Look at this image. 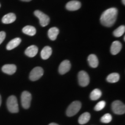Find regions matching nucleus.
<instances>
[{"instance_id":"obj_12","label":"nucleus","mask_w":125,"mask_h":125,"mask_svg":"<svg viewBox=\"0 0 125 125\" xmlns=\"http://www.w3.org/2000/svg\"><path fill=\"white\" fill-rule=\"evenodd\" d=\"M2 71L5 74L12 75L16 71V66L15 64H5L2 67Z\"/></svg>"},{"instance_id":"obj_25","label":"nucleus","mask_w":125,"mask_h":125,"mask_svg":"<svg viewBox=\"0 0 125 125\" xmlns=\"http://www.w3.org/2000/svg\"><path fill=\"white\" fill-rule=\"evenodd\" d=\"M105 102L104 101H101L98 102L94 107V110L96 111H100L105 107Z\"/></svg>"},{"instance_id":"obj_31","label":"nucleus","mask_w":125,"mask_h":125,"mask_svg":"<svg viewBox=\"0 0 125 125\" xmlns=\"http://www.w3.org/2000/svg\"><path fill=\"white\" fill-rule=\"evenodd\" d=\"M0 7H1V4H0Z\"/></svg>"},{"instance_id":"obj_3","label":"nucleus","mask_w":125,"mask_h":125,"mask_svg":"<svg viewBox=\"0 0 125 125\" xmlns=\"http://www.w3.org/2000/svg\"><path fill=\"white\" fill-rule=\"evenodd\" d=\"M81 108V103L78 101L73 102L67 109L66 114L68 116H73L79 111Z\"/></svg>"},{"instance_id":"obj_10","label":"nucleus","mask_w":125,"mask_h":125,"mask_svg":"<svg viewBox=\"0 0 125 125\" xmlns=\"http://www.w3.org/2000/svg\"><path fill=\"white\" fill-rule=\"evenodd\" d=\"M81 7V3L78 1L73 0L71 1L68 3H67L65 8L67 10H70V11H75L80 9Z\"/></svg>"},{"instance_id":"obj_6","label":"nucleus","mask_w":125,"mask_h":125,"mask_svg":"<svg viewBox=\"0 0 125 125\" xmlns=\"http://www.w3.org/2000/svg\"><path fill=\"white\" fill-rule=\"evenodd\" d=\"M43 74V70L42 67H37L33 68L30 74V79L32 81H35L38 80L42 77Z\"/></svg>"},{"instance_id":"obj_24","label":"nucleus","mask_w":125,"mask_h":125,"mask_svg":"<svg viewBox=\"0 0 125 125\" xmlns=\"http://www.w3.org/2000/svg\"><path fill=\"white\" fill-rule=\"evenodd\" d=\"M112 115L109 114H106L101 118V122L104 123H108L112 121Z\"/></svg>"},{"instance_id":"obj_1","label":"nucleus","mask_w":125,"mask_h":125,"mask_svg":"<svg viewBox=\"0 0 125 125\" xmlns=\"http://www.w3.org/2000/svg\"><path fill=\"white\" fill-rule=\"evenodd\" d=\"M118 9L115 8H111L105 10L100 18V22L103 26L110 27L115 24L118 17Z\"/></svg>"},{"instance_id":"obj_27","label":"nucleus","mask_w":125,"mask_h":125,"mask_svg":"<svg viewBox=\"0 0 125 125\" xmlns=\"http://www.w3.org/2000/svg\"><path fill=\"white\" fill-rule=\"evenodd\" d=\"M49 125H59L58 124H57V123H52L51 124H49Z\"/></svg>"},{"instance_id":"obj_17","label":"nucleus","mask_w":125,"mask_h":125,"mask_svg":"<svg viewBox=\"0 0 125 125\" xmlns=\"http://www.w3.org/2000/svg\"><path fill=\"white\" fill-rule=\"evenodd\" d=\"M89 65L92 68H96L98 65V60L97 56L94 54H91L87 58Z\"/></svg>"},{"instance_id":"obj_7","label":"nucleus","mask_w":125,"mask_h":125,"mask_svg":"<svg viewBox=\"0 0 125 125\" xmlns=\"http://www.w3.org/2000/svg\"><path fill=\"white\" fill-rule=\"evenodd\" d=\"M31 94L27 91H24L21 95V102L22 107L25 109H28L30 107Z\"/></svg>"},{"instance_id":"obj_19","label":"nucleus","mask_w":125,"mask_h":125,"mask_svg":"<svg viewBox=\"0 0 125 125\" xmlns=\"http://www.w3.org/2000/svg\"><path fill=\"white\" fill-rule=\"evenodd\" d=\"M23 33L30 36H34L36 34L35 28L31 26H27L23 27L22 30Z\"/></svg>"},{"instance_id":"obj_29","label":"nucleus","mask_w":125,"mask_h":125,"mask_svg":"<svg viewBox=\"0 0 125 125\" xmlns=\"http://www.w3.org/2000/svg\"><path fill=\"white\" fill-rule=\"evenodd\" d=\"M122 2L123 4L125 5V0H122Z\"/></svg>"},{"instance_id":"obj_18","label":"nucleus","mask_w":125,"mask_h":125,"mask_svg":"<svg viewBox=\"0 0 125 125\" xmlns=\"http://www.w3.org/2000/svg\"><path fill=\"white\" fill-rule=\"evenodd\" d=\"M21 39L20 38H16L13 40L10 41L8 43L7 45V49L8 51L13 49L14 48H16L17 46H19V45L21 43Z\"/></svg>"},{"instance_id":"obj_16","label":"nucleus","mask_w":125,"mask_h":125,"mask_svg":"<svg viewBox=\"0 0 125 125\" xmlns=\"http://www.w3.org/2000/svg\"><path fill=\"white\" fill-rule=\"evenodd\" d=\"M59 34V30L57 27H52L48 30V34L49 39L52 41H54L57 38V35Z\"/></svg>"},{"instance_id":"obj_23","label":"nucleus","mask_w":125,"mask_h":125,"mask_svg":"<svg viewBox=\"0 0 125 125\" xmlns=\"http://www.w3.org/2000/svg\"><path fill=\"white\" fill-rule=\"evenodd\" d=\"M125 31V26L122 25V26H119L118 29H116L114 31L113 35L116 37H120L124 34Z\"/></svg>"},{"instance_id":"obj_8","label":"nucleus","mask_w":125,"mask_h":125,"mask_svg":"<svg viewBox=\"0 0 125 125\" xmlns=\"http://www.w3.org/2000/svg\"><path fill=\"white\" fill-rule=\"evenodd\" d=\"M78 82L81 86L85 87L89 85L90 82V78L87 73L84 71H81L78 75Z\"/></svg>"},{"instance_id":"obj_30","label":"nucleus","mask_w":125,"mask_h":125,"mask_svg":"<svg viewBox=\"0 0 125 125\" xmlns=\"http://www.w3.org/2000/svg\"><path fill=\"white\" fill-rule=\"evenodd\" d=\"M1 97L0 96V106H1Z\"/></svg>"},{"instance_id":"obj_15","label":"nucleus","mask_w":125,"mask_h":125,"mask_svg":"<svg viewBox=\"0 0 125 125\" xmlns=\"http://www.w3.org/2000/svg\"><path fill=\"white\" fill-rule=\"evenodd\" d=\"M52 53V48L50 46H46L44 47L42 50L41 52V56L43 60H46L49 58L50 56H51Z\"/></svg>"},{"instance_id":"obj_5","label":"nucleus","mask_w":125,"mask_h":125,"mask_svg":"<svg viewBox=\"0 0 125 125\" xmlns=\"http://www.w3.org/2000/svg\"><path fill=\"white\" fill-rule=\"evenodd\" d=\"M112 109L115 114L122 115L125 113V105L121 101H115L112 104Z\"/></svg>"},{"instance_id":"obj_20","label":"nucleus","mask_w":125,"mask_h":125,"mask_svg":"<svg viewBox=\"0 0 125 125\" xmlns=\"http://www.w3.org/2000/svg\"><path fill=\"white\" fill-rule=\"evenodd\" d=\"M90 119V114L89 112H85L79 116L78 122L81 125H84L88 122Z\"/></svg>"},{"instance_id":"obj_28","label":"nucleus","mask_w":125,"mask_h":125,"mask_svg":"<svg viewBox=\"0 0 125 125\" xmlns=\"http://www.w3.org/2000/svg\"><path fill=\"white\" fill-rule=\"evenodd\" d=\"M22 1H24V2H29V1H31V0H21Z\"/></svg>"},{"instance_id":"obj_22","label":"nucleus","mask_w":125,"mask_h":125,"mask_svg":"<svg viewBox=\"0 0 125 125\" xmlns=\"http://www.w3.org/2000/svg\"><path fill=\"white\" fill-rule=\"evenodd\" d=\"M101 96V90L98 89H95L90 94V98L92 100H97L99 99Z\"/></svg>"},{"instance_id":"obj_13","label":"nucleus","mask_w":125,"mask_h":125,"mask_svg":"<svg viewBox=\"0 0 125 125\" xmlns=\"http://www.w3.org/2000/svg\"><path fill=\"white\" fill-rule=\"evenodd\" d=\"M38 51V49L37 46H35V45H31L26 49L25 51V54L30 57H33L37 55Z\"/></svg>"},{"instance_id":"obj_2","label":"nucleus","mask_w":125,"mask_h":125,"mask_svg":"<svg viewBox=\"0 0 125 125\" xmlns=\"http://www.w3.org/2000/svg\"><path fill=\"white\" fill-rule=\"evenodd\" d=\"M7 105L8 110L12 113H17L19 112L18 100L15 96H10L8 98Z\"/></svg>"},{"instance_id":"obj_4","label":"nucleus","mask_w":125,"mask_h":125,"mask_svg":"<svg viewBox=\"0 0 125 125\" xmlns=\"http://www.w3.org/2000/svg\"><path fill=\"white\" fill-rule=\"evenodd\" d=\"M34 14L40 20V24L42 27H45L49 23V17L48 15H46V14L43 13L42 12L40 11L39 10H37L34 12Z\"/></svg>"},{"instance_id":"obj_26","label":"nucleus","mask_w":125,"mask_h":125,"mask_svg":"<svg viewBox=\"0 0 125 125\" xmlns=\"http://www.w3.org/2000/svg\"><path fill=\"white\" fill-rule=\"evenodd\" d=\"M6 37V33L4 31H1L0 32V44L2 43Z\"/></svg>"},{"instance_id":"obj_11","label":"nucleus","mask_w":125,"mask_h":125,"mask_svg":"<svg viewBox=\"0 0 125 125\" xmlns=\"http://www.w3.org/2000/svg\"><path fill=\"white\" fill-rule=\"evenodd\" d=\"M122 48V45L118 41H115L112 42L111 46V53L113 55H116L120 52Z\"/></svg>"},{"instance_id":"obj_14","label":"nucleus","mask_w":125,"mask_h":125,"mask_svg":"<svg viewBox=\"0 0 125 125\" xmlns=\"http://www.w3.org/2000/svg\"><path fill=\"white\" fill-rule=\"evenodd\" d=\"M16 19V15L13 13H9L5 15L2 19V22L4 24H10L14 22Z\"/></svg>"},{"instance_id":"obj_9","label":"nucleus","mask_w":125,"mask_h":125,"mask_svg":"<svg viewBox=\"0 0 125 125\" xmlns=\"http://www.w3.org/2000/svg\"><path fill=\"white\" fill-rule=\"evenodd\" d=\"M71 65L69 60H65L61 62L59 67V72L60 74L64 75L71 69Z\"/></svg>"},{"instance_id":"obj_21","label":"nucleus","mask_w":125,"mask_h":125,"mask_svg":"<svg viewBox=\"0 0 125 125\" xmlns=\"http://www.w3.org/2000/svg\"><path fill=\"white\" fill-rule=\"evenodd\" d=\"M120 76L118 73H111L107 76V80L109 83H116L119 80Z\"/></svg>"}]
</instances>
